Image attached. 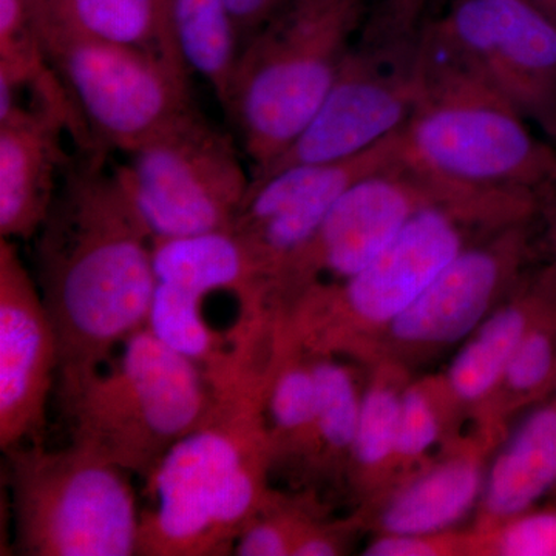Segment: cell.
<instances>
[{"instance_id": "obj_1", "label": "cell", "mask_w": 556, "mask_h": 556, "mask_svg": "<svg viewBox=\"0 0 556 556\" xmlns=\"http://www.w3.org/2000/svg\"><path fill=\"white\" fill-rule=\"evenodd\" d=\"M232 357L208 380L214 402L203 422L164 456L146 482L138 555L223 556L269 492L265 399L277 339L269 314L240 316Z\"/></svg>"}, {"instance_id": "obj_2", "label": "cell", "mask_w": 556, "mask_h": 556, "mask_svg": "<svg viewBox=\"0 0 556 556\" xmlns=\"http://www.w3.org/2000/svg\"><path fill=\"white\" fill-rule=\"evenodd\" d=\"M36 237L40 294L60 343L61 396L148 324L156 288L152 237L102 153L70 164Z\"/></svg>"}, {"instance_id": "obj_3", "label": "cell", "mask_w": 556, "mask_h": 556, "mask_svg": "<svg viewBox=\"0 0 556 556\" xmlns=\"http://www.w3.org/2000/svg\"><path fill=\"white\" fill-rule=\"evenodd\" d=\"M529 190L467 188L409 219L396 239L339 283L306 289L280 309L281 328L309 354L361 364L376 336L467 247L540 211Z\"/></svg>"}, {"instance_id": "obj_4", "label": "cell", "mask_w": 556, "mask_h": 556, "mask_svg": "<svg viewBox=\"0 0 556 556\" xmlns=\"http://www.w3.org/2000/svg\"><path fill=\"white\" fill-rule=\"evenodd\" d=\"M368 0H288L241 43L222 104L255 172L316 115L353 47Z\"/></svg>"}, {"instance_id": "obj_5", "label": "cell", "mask_w": 556, "mask_h": 556, "mask_svg": "<svg viewBox=\"0 0 556 556\" xmlns=\"http://www.w3.org/2000/svg\"><path fill=\"white\" fill-rule=\"evenodd\" d=\"M399 135L405 159L459 185L540 193L556 172L554 146L538 138L495 87L424 33L419 97Z\"/></svg>"}, {"instance_id": "obj_6", "label": "cell", "mask_w": 556, "mask_h": 556, "mask_svg": "<svg viewBox=\"0 0 556 556\" xmlns=\"http://www.w3.org/2000/svg\"><path fill=\"white\" fill-rule=\"evenodd\" d=\"M86 382L61 394L72 444L148 482L161 460L203 422L214 388L199 365L138 329Z\"/></svg>"}, {"instance_id": "obj_7", "label": "cell", "mask_w": 556, "mask_h": 556, "mask_svg": "<svg viewBox=\"0 0 556 556\" xmlns=\"http://www.w3.org/2000/svg\"><path fill=\"white\" fill-rule=\"evenodd\" d=\"M5 455L21 555H138L141 514L127 471L75 444Z\"/></svg>"}, {"instance_id": "obj_8", "label": "cell", "mask_w": 556, "mask_h": 556, "mask_svg": "<svg viewBox=\"0 0 556 556\" xmlns=\"http://www.w3.org/2000/svg\"><path fill=\"white\" fill-rule=\"evenodd\" d=\"M36 27L98 148L129 155L195 115L188 68L146 51Z\"/></svg>"}, {"instance_id": "obj_9", "label": "cell", "mask_w": 556, "mask_h": 556, "mask_svg": "<svg viewBox=\"0 0 556 556\" xmlns=\"http://www.w3.org/2000/svg\"><path fill=\"white\" fill-rule=\"evenodd\" d=\"M115 177L152 240L229 229L252 181L232 141L199 112L129 153Z\"/></svg>"}, {"instance_id": "obj_10", "label": "cell", "mask_w": 556, "mask_h": 556, "mask_svg": "<svg viewBox=\"0 0 556 556\" xmlns=\"http://www.w3.org/2000/svg\"><path fill=\"white\" fill-rule=\"evenodd\" d=\"M459 185L404 155L343 193L313 239L281 268L269 287V305L287 308L306 289L339 283L368 266L422 208L447 200Z\"/></svg>"}, {"instance_id": "obj_11", "label": "cell", "mask_w": 556, "mask_h": 556, "mask_svg": "<svg viewBox=\"0 0 556 556\" xmlns=\"http://www.w3.org/2000/svg\"><path fill=\"white\" fill-rule=\"evenodd\" d=\"M424 36L556 139V21L532 0H450Z\"/></svg>"}, {"instance_id": "obj_12", "label": "cell", "mask_w": 556, "mask_h": 556, "mask_svg": "<svg viewBox=\"0 0 556 556\" xmlns=\"http://www.w3.org/2000/svg\"><path fill=\"white\" fill-rule=\"evenodd\" d=\"M420 40L387 42L358 33L316 115L252 179L300 164L350 159L397 134L419 97Z\"/></svg>"}, {"instance_id": "obj_13", "label": "cell", "mask_w": 556, "mask_h": 556, "mask_svg": "<svg viewBox=\"0 0 556 556\" xmlns=\"http://www.w3.org/2000/svg\"><path fill=\"white\" fill-rule=\"evenodd\" d=\"M532 223L507 226L464 249L376 336L358 365L394 361L412 369L467 339L525 277Z\"/></svg>"}, {"instance_id": "obj_14", "label": "cell", "mask_w": 556, "mask_h": 556, "mask_svg": "<svg viewBox=\"0 0 556 556\" xmlns=\"http://www.w3.org/2000/svg\"><path fill=\"white\" fill-rule=\"evenodd\" d=\"M401 153L397 131L350 159L300 164L252 179L229 229L247 248L266 292L289 260L313 239L332 204L351 186L393 163Z\"/></svg>"}, {"instance_id": "obj_15", "label": "cell", "mask_w": 556, "mask_h": 556, "mask_svg": "<svg viewBox=\"0 0 556 556\" xmlns=\"http://www.w3.org/2000/svg\"><path fill=\"white\" fill-rule=\"evenodd\" d=\"M60 343L16 244L0 239V447L42 444Z\"/></svg>"}, {"instance_id": "obj_16", "label": "cell", "mask_w": 556, "mask_h": 556, "mask_svg": "<svg viewBox=\"0 0 556 556\" xmlns=\"http://www.w3.org/2000/svg\"><path fill=\"white\" fill-rule=\"evenodd\" d=\"M496 442L477 428L453 439L424 466L354 514L376 535H416L456 529L477 510Z\"/></svg>"}, {"instance_id": "obj_17", "label": "cell", "mask_w": 556, "mask_h": 556, "mask_svg": "<svg viewBox=\"0 0 556 556\" xmlns=\"http://www.w3.org/2000/svg\"><path fill=\"white\" fill-rule=\"evenodd\" d=\"M67 127L27 108L0 113V237L38 236L70 166L62 148Z\"/></svg>"}, {"instance_id": "obj_18", "label": "cell", "mask_w": 556, "mask_h": 556, "mask_svg": "<svg viewBox=\"0 0 556 556\" xmlns=\"http://www.w3.org/2000/svg\"><path fill=\"white\" fill-rule=\"evenodd\" d=\"M556 295V268L547 263L525 274L500 305L466 339L450 367L442 372L450 396L468 422L489 401L522 338Z\"/></svg>"}, {"instance_id": "obj_19", "label": "cell", "mask_w": 556, "mask_h": 556, "mask_svg": "<svg viewBox=\"0 0 556 556\" xmlns=\"http://www.w3.org/2000/svg\"><path fill=\"white\" fill-rule=\"evenodd\" d=\"M556 489V387L511 427L486 468L473 529L489 530Z\"/></svg>"}, {"instance_id": "obj_20", "label": "cell", "mask_w": 556, "mask_h": 556, "mask_svg": "<svg viewBox=\"0 0 556 556\" xmlns=\"http://www.w3.org/2000/svg\"><path fill=\"white\" fill-rule=\"evenodd\" d=\"M273 475L313 490L317 393L308 351L289 338L278 317L265 399Z\"/></svg>"}, {"instance_id": "obj_21", "label": "cell", "mask_w": 556, "mask_h": 556, "mask_svg": "<svg viewBox=\"0 0 556 556\" xmlns=\"http://www.w3.org/2000/svg\"><path fill=\"white\" fill-rule=\"evenodd\" d=\"M31 5L40 27L146 51L188 68L170 0H31Z\"/></svg>"}, {"instance_id": "obj_22", "label": "cell", "mask_w": 556, "mask_h": 556, "mask_svg": "<svg viewBox=\"0 0 556 556\" xmlns=\"http://www.w3.org/2000/svg\"><path fill=\"white\" fill-rule=\"evenodd\" d=\"M156 281L206 295L232 292L240 311L266 308L268 294L247 248L230 229L152 240Z\"/></svg>"}, {"instance_id": "obj_23", "label": "cell", "mask_w": 556, "mask_h": 556, "mask_svg": "<svg viewBox=\"0 0 556 556\" xmlns=\"http://www.w3.org/2000/svg\"><path fill=\"white\" fill-rule=\"evenodd\" d=\"M367 369L346 475L357 508L375 503L393 485L402 396L413 379L412 369L394 361L375 362Z\"/></svg>"}, {"instance_id": "obj_24", "label": "cell", "mask_w": 556, "mask_h": 556, "mask_svg": "<svg viewBox=\"0 0 556 556\" xmlns=\"http://www.w3.org/2000/svg\"><path fill=\"white\" fill-rule=\"evenodd\" d=\"M556 387V295L538 314L508 362L503 378L470 426L503 444L515 417Z\"/></svg>"}, {"instance_id": "obj_25", "label": "cell", "mask_w": 556, "mask_h": 556, "mask_svg": "<svg viewBox=\"0 0 556 556\" xmlns=\"http://www.w3.org/2000/svg\"><path fill=\"white\" fill-rule=\"evenodd\" d=\"M317 393L316 457L314 484L346 481L356 442L362 393L356 368L338 356L309 354Z\"/></svg>"}, {"instance_id": "obj_26", "label": "cell", "mask_w": 556, "mask_h": 556, "mask_svg": "<svg viewBox=\"0 0 556 556\" xmlns=\"http://www.w3.org/2000/svg\"><path fill=\"white\" fill-rule=\"evenodd\" d=\"M466 424L470 422L450 396L442 375L409 380L402 396L393 485L466 433Z\"/></svg>"}, {"instance_id": "obj_27", "label": "cell", "mask_w": 556, "mask_h": 556, "mask_svg": "<svg viewBox=\"0 0 556 556\" xmlns=\"http://www.w3.org/2000/svg\"><path fill=\"white\" fill-rule=\"evenodd\" d=\"M170 9L182 60L222 102L241 47L225 0H170Z\"/></svg>"}, {"instance_id": "obj_28", "label": "cell", "mask_w": 556, "mask_h": 556, "mask_svg": "<svg viewBox=\"0 0 556 556\" xmlns=\"http://www.w3.org/2000/svg\"><path fill=\"white\" fill-rule=\"evenodd\" d=\"M203 295L156 281L146 327L164 345L203 369L207 379L228 367L232 336L219 334L203 316Z\"/></svg>"}, {"instance_id": "obj_29", "label": "cell", "mask_w": 556, "mask_h": 556, "mask_svg": "<svg viewBox=\"0 0 556 556\" xmlns=\"http://www.w3.org/2000/svg\"><path fill=\"white\" fill-rule=\"evenodd\" d=\"M316 490L295 493L269 489L233 546L237 556H292L303 536L328 517Z\"/></svg>"}, {"instance_id": "obj_30", "label": "cell", "mask_w": 556, "mask_h": 556, "mask_svg": "<svg viewBox=\"0 0 556 556\" xmlns=\"http://www.w3.org/2000/svg\"><path fill=\"white\" fill-rule=\"evenodd\" d=\"M473 532L475 556H556V504Z\"/></svg>"}, {"instance_id": "obj_31", "label": "cell", "mask_w": 556, "mask_h": 556, "mask_svg": "<svg viewBox=\"0 0 556 556\" xmlns=\"http://www.w3.org/2000/svg\"><path fill=\"white\" fill-rule=\"evenodd\" d=\"M362 555L365 556H475V532L445 530L416 535H376Z\"/></svg>"}, {"instance_id": "obj_32", "label": "cell", "mask_w": 556, "mask_h": 556, "mask_svg": "<svg viewBox=\"0 0 556 556\" xmlns=\"http://www.w3.org/2000/svg\"><path fill=\"white\" fill-rule=\"evenodd\" d=\"M448 3L450 0H376L369 3L365 27L391 38H419L428 22Z\"/></svg>"}, {"instance_id": "obj_33", "label": "cell", "mask_w": 556, "mask_h": 556, "mask_svg": "<svg viewBox=\"0 0 556 556\" xmlns=\"http://www.w3.org/2000/svg\"><path fill=\"white\" fill-rule=\"evenodd\" d=\"M288 0H225L240 42L251 38Z\"/></svg>"}, {"instance_id": "obj_34", "label": "cell", "mask_w": 556, "mask_h": 556, "mask_svg": "<svg viewBox=\"0 0 556 556\" xmlns=\"http://www.w3.org/2000/svg\"><path fill=\"white\" fill-rule=\"evenodd\" d=\"M538 197H540L538 214H543L546 219V247L551 255L548 263L556 268V172Z\"/></svg>"}, {"instance_id": "obj_35", "label": "cell", "mask_w": 556, "mask_h": 556, "mask_svg": "<svg viewBox=\"0 0 556 556\" xmlns=\"http://www.w3.org/2000/svg\"><path fill=\"white\" fill-rule=\"evenodd\" d=\"M532 2L556 21V0H532Z\"/></svg>"}, {"instance_id": "obj_36", "label": "cell", "mask_w": 556, "mask_h": 556, "mask_svg": "<svg viewBox=\"0 0 556 556\" xmlns=\"http://www.w3.org/2000/svg\"><path fill=\"white\" fill-rule=\"evenodd\" d=\"M552 495H554V496L556 497V489H555V492H554V493H552Z\"/></svg>"}]
</instances>
